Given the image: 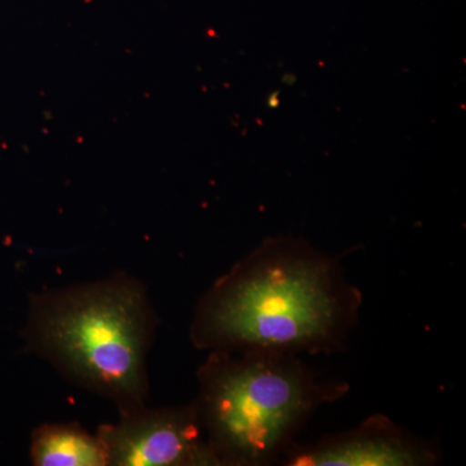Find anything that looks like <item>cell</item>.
Masks as SVG:
<instances>
[{"mask_svg":"<svg viewBox=\"0 0 466 466\" xmlns=\"http://www.w3.org/2000/svg\"><path fill=\"white\" fill-rule=\"evenodd\" d=\"M363 294L337 257L302 238H266L211 285L193 314L200 350L332 354L345 348Z\"/></svg>","mask_w":466,"mask_h":466,"instance_id":"1","label":"cell"},{"mask_svg":"<svg viewBox=\"0 0 466 466\" xmlns=\"http://www.w3.org/2000/svg\"><path fill=\"white\" fill-rule=\"evenodd\" d=\"M195 404L219 465L278 464L315 410L341 400L348 382L323 379L299 355L210 351Z\"/></svg>","mask_w":466,"mask_h":466,"instance_id":"3","label":"cell"},{"mask_svg":"<svg viewBox=\"0 0 466 466\" xmlns=\"http://www.w3.org/2000/svg\"><path fill=\"white\" fill-rule=\"evenodd\" d=\"M157 324L146 287L116 274L33 296L24 336L66 380L125 412L148 400L147 360Z\"/></svg>","mask_w":466,"mask_h":466,"instance_id":"2","label":"cell"},{"mask_svg":"<svg viewBox=\"0 0 466 466\" xmlns=\"http://www.w3.org/2000/svg\"><path fill=\"white\" fill-rule=\"evenodd\" d=\"M30 456L36 466H108L99 435L88 433L76 422L35 429Z\"/></svg>","mask_w":466,"mask_h":466,"instance_id":"6","label":"cell"},{"mask_svg":"<svg viewBox=\"0 0 466 466\" xmlns=\"http://www.w3.org/2000/svg\"><path fill=\"white\" fill-rule=\"evenodd\" d=\"M440 453L391 419L375 415L351 431L328 435L314 444H297L280 464L289 466H429Z\"/></svg>","mask_w":466,"mask_h":466,"instance_id":"5","label":"cell"},{"mask_svg":"<svg viewBox=\"0 0 466 466\" xmlns=\"http://www.w3.org/2000/svg\"><path fill=\"white\" fill-rule=\"evenodd\" d=\"M108 466H219L208 446L195 401L119 412L97 431Z\"/></svg>","mask_w":466,"mask_h":466,"instance_id":"4","label":"cell"}]
</instances>
